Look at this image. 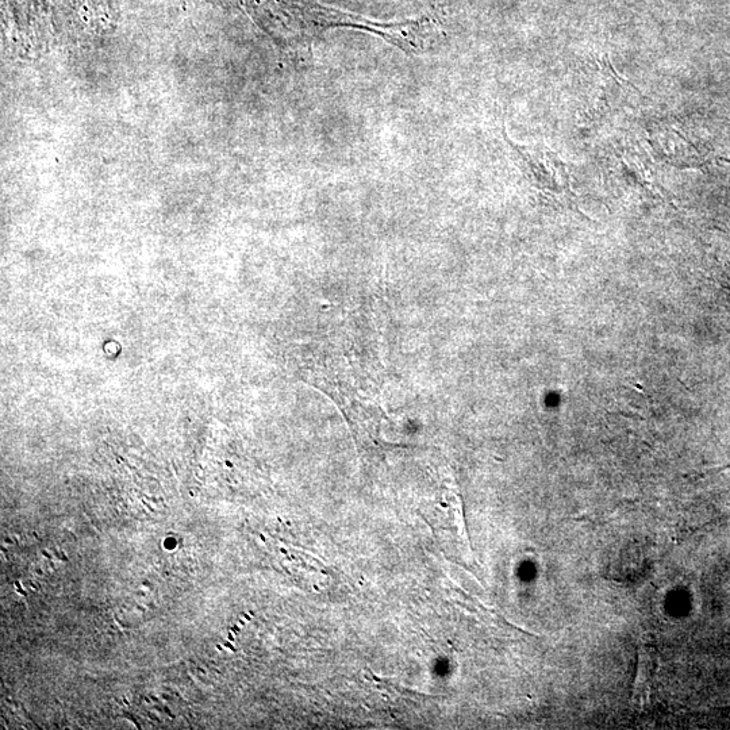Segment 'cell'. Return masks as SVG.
I'll return each instance as SVG.
<instances>
[{"label":"cell","mask_w":730,"mask_h":730,"mask_svg":"<svg viewBox=\"0 0 730 730\" xmlns=\"http://www.w3.org/2000/svg\"><path fill=\"white\" fill-rule=\"evenodd\" d=\"M657 667H659V660H657L655 648L651 647L649 644H645L643 647H640L637 676L635 680V687H633V705L643 708L645 703H648Z\"/></svg>","instance_id":"obj_1"}]
</instances>
